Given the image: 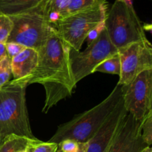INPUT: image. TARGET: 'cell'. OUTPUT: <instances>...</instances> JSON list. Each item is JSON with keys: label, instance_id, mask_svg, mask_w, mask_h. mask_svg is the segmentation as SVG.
I'll use <instances>...</instances> for the list:
<instances>
[{"label": "cell", "instance_id": "1", "mask_svg": "<svg viewBox=\"0 0 152 152\" xmlns=\"http://www.w3.org/2000/svg\"><path fill=\"white\" fill-rule=\"evenodd\" d=\"M17 81L28 86L31 84L43 86L45 98L42 112L45 114L60 101L71 96L77 83L71 68L70 48L59 37L54 27L38 51L35 69L29 76Z\"/></svg>", "mask_w": 152, "mask_h": 152}, {"label": "cell", "instance_id": "9", "mask_svg": "<svg viewBox=\"0 0 152 152\" xmlns=\"http://www.w3.org/2000/svg\"><path fill=\"white\" fill-rule=\"evenodd\" d=\"M120 80L117 84L126 86L138 74L152 69V45L148 39L134 42L119 49Z\"/></svg>", "mask_w": 152, "mask_h": 152}, {"label": "cell", "instance_id": "12", "mask_svg": "<svg viewBox=\"0 0 152 152\" xmlns=\"http://www.w3.org/2000/svg\"><path fill=\"white\" fill-rule=\"evenodd\" d=\"M38 62V51L25 48L22 51L10 59L13 80L25 78L33 72Z\"/></svg>", "mask_w": 152, "mask_h": 152}, {"label": "cell", "instance_id": "27", "mask_svg": "<svg viewBox=\"0 0 152 152\" xmlns=\"http://www.w3.org/2000/svg\"><path fill=\"white\" fill-rule=\"evenodd\" d=\"M86 151V143H80V149L78 152H85Z\"/></svg>", "mask_w": 152, "mask_h": 152}, {"label": "cell", "instance_id": "26", "mask_svg": "<svg viewBox=\"0 0 152 152\" xmlns=\"http://www.w3.org/2000/svg\"><path fill=\"white\" fill-rule=\"evenodd\" d=\"M117 1H123V2L125 3V4H127L128 6H129V7H134L133 5L134 0H117Z\"/></svg>", "mask_w": 152, "mask_h": 152}, {"label": "cell", "instance_id": "19", "mask_svg": "<svg viewBox=\"0 0 152 152\" xmlns=\"http://www.w3.org/2000/svg\"><path fill=\"white\" fill-rule=\"evenodd\" d=\"M12 77L10 58L7 54L0 60V88L10 81Z\"/></svg>", "mask_w": 152, "mask_h": 152}, {"label": "cell", "instance_id": "6", "mask_svg": "<svg viewBox=\"0 0 152 152\" xmlns=\"http://www.w3.org/2000/svg\"><path fill=\"white\" fill-rule=\"evenodd\" d=\"M13 28L7 42H16L39 51L53 29L47 19L45 10H35L9 16Z\"/></svg>", "mask_w": 152, "mask_h": 152}, {"label": "cell", "instance_id": "29", "mask_svg": "<svg viewBox=\"0 0 152 152\" xmlns=\"http://www.w3.org/2000/svg\"><path fill=\"white\" fill-rule=\"evenodd\" d=\"M26 146H27V145H26ZM19 152H27V151H26V148H25V149L22 150V151H19Z\"/></svg>", "mask_w": 152, "mask_h": 152}, {"label": "cell", "instance_id": "8", "mask_svg": "<svg viewBox=\"0 0 152 152\" xmlns=\"http://www.w3.org/2000/svg\"><path fill=\"white\" fill-rule=\"evenodd\" d=\"M124 106L129 114L141 120L152 109V69L138 74L131 83L123 86Z\"/></svg>", "mask_w": 152, "mask_h": 152}, {"label": "cell", "instance_id": "10", "mask_svg": "<svg viewBox=\"0 0 152 152\" xmlns=\"http://www.w3.org/2000/svg\"><path fill=\"white\" fill-rule=\"evenodd\" d=\"M127 114L122 98L105 123L86 142V152H108Z\"/></svg>", "mask_w": 152, "mask_h": 152}, {"label": "cell", "instance_id": "5", "mask_svg": "<svg viewBox=\"0 0 152 152\" xmlns=\"http://www.w3.org/2000/svg\"><path fill=\"white\" fill-rule=\"evenodd\" d=\"M107 13L108 3L105 2L89 10L61 18L53 26L70 49L80 51L88 33L105 20Z\"/></svg>", "mask_w": 152, "mask_h": 152}, {"label": "cell", "instance_id": "24", "mask_svg": "<svg viewBox=\"0 0 152 152\" xmlns=\"http://www.w3.org/2000/svg\"><path fill=\"white\" fill-rule=\"evenodd\" d=\"M105 29V21L100 22V23L98 24L96 27H94V28L88 33V37L86 39V42H87V45L91 44L92 42H94L95 39H96L97 37L100 35L101 33H102Z\"/></svg>", "mask_w": 152, "mask_h": 152}, {"label": "cell", "instance_id": "25", "mask_svg": "<svg viewBox=\"0 0 152 152\" xmlns=\"http://www.w3.org/2000/svg\"><path fill=\"white\" fill-rule=\"evenodd\" d=\"M6 54H7V53H6L5 43H0V60Z\"/></svg>", "mask_w": 152, "mask_h": 152}, {"label": "cell", "instance_id": "3", "mask_svg": "<svg viewBox=\"0 0 152 152\" xmlns=\"http://www.w3.org/2000/svg\"><path fill=\"white\" fill-rule=\"evenodd\" d=\"M26 84L12 80L0 88V137L10 134L36 139L26 105Z\"/></svg>", "mask_w": 152, "mask_h": 152}, {"label": "cell", "instance_id": "11", "mask_svg": "<svg viewBox=\"0 0 152 152\" xmlns=\"http://www.w3.org/2000/svg\"><path fill=\"white\" fill-rule=\"evenodd\" d=\"M142 122L128 113L108 152H141L148 146L141 133Z\"/></svg>", "mask_w": 152, "mask_h": 152}, {"label": "cell", "instance_id": "18", "mask_svg": "<svg viewBox=\"0 0 152 152\" xmlns=\"http://www.w3.org/2000/svg\"><path fill=\"white\" fill-rule=\"evenodd\" d=\"M59 145L55 142H43L38 139H30L26 146L27 152H56Z\"/></svg>", "mask_w": 152, "mask_h": 152}, {"label": "cell", "instance_id": "20", "mask_svg": "<svg viewBox=\"0 0 152 152\" xmlns=\"http://www.w3.org/2000/svg\"><path fill=\"white\" fill-rule=\"evenodd\" d=\"M141 133L143 140L148 146L152 144V109L142 119Z\"/></svg>", "mask_w": 152, "mask_h": 152}, {"label": "cell", "instance_id": "4", "mask_svg": "<svg viewBox=\"0 0 152 152\" xmlns=\"http://www.w3.org/2000/svg\"><path fill=\"white\" fill-rule=\"evenodd\" d=\"M105 25L110 40L117 50L148 39L134 7L123 1L115 0L108 10Z\"/></svg>", "mask_w": 152, "mask_h": 152}, {"label": "cell", "instance_id": "17", "mask_svg": "<svg viewBox=\"0 0 152 152\" xmlns=\"http://www.w3.org/2000/svg\"><path fill=\"white\" fill-rule=\"evenodd\" d=\"M95 72L105 73V74H116L120 76V59L118 52L111 57L105 59L99 64L94 71Z\"/></svg>", "mask_w": 152, "mask_h": 152}, {"label": "cell", "instance_id": "31", "mask_svg": "<svg viewBox=\"0 0 152 152\" xmlns=\"http://www.w3.org/2000/svg\"><path fill=\"white\" fill-rule=\"evenodd\" d=\"M85 152H86V151H85Z\"/></svg>", "mask_w": 152, "mask_h": 152}, {"label": "cell", "instance_id": "30", "mask_svg": "<svg viewBox=\"0 0 152 152\" xmlns=\"http://www.w3.org/2000/svg\"><path fill=\"white\" fill-rule=\"evenodd\" d=\"M56 152H62V151H61V150L59 148V147H58V149H57V151H56Z\"/></svg>", "mask_w": 152, "mask_h": 152}, {"label": "cell", "instance_id": "22", "mask_svg": "<svg viewBox=\"0 0 152 152\" xmlns=\"http://www.w3.org/2000/svg\"><path fill=\"white\" fill-rule=\"evenodd\" d=\"M58 145L62 152H78L80 149V143L73 140H65Z\"/></svg>", "mask_w": 152, "mask_h": 152}, {"label": "cell", "instance_id": "23", "mask_svg": "<svg viewBox=\"0 0 152 152\" xmlns=\"http://www.w3.org/2000/svg\"><path fill=\"white\" fill-rule=\"evenodd\" d=\"M5 48L7 55L10 59L17 55L18 53H20L25 48V47H24L22 45L16 42H7L5 43Z\"/></svg>", "mask_w": 152, "mask_h": 152}, {"label": "cell", "instance_id": "2", "mask_svg": "<svg viewBox=\"0 0 152 152\" xmlns=\"http://www.w3.org/2000/svg\"><path fill=\"white\" fill-rule=\"evenodd\" d=\"M122 98L123 86L117 84L100 103L58 126L48 142L59 144L65 140H73L79 143H86L105 123Z\"/></svg>", "mask_w": 152, "mask_h": 152}, {"label": "cell", "instance_id": "15", "mask_svg": "<svg viewBox=\"0 0 152 152\" xmlns=\"http://www.w3.org/2000/svg\"><path fill=\"white\" fill-rule=\"evenodd\" d=\"M29 138L10 134L4 137L0 152H19L26 148Z\"/></svg>", "mask_w": 152, "mask_h": 152}, {"label": "cell", "instance_id": "7", "mask_svg": "<svg viewBox=\"0 0 152 152\" xmlns=\"http://www.w3.org/2000/svg\"><path fill=\"white\" fill-rule=\"evenodd\" d=\"M118 52L104 30L96 39L88 45L83 51L70 49V62L75 83H79L87 76L93 74L100 63Z\"/></svg>", "mask_w": 152, "mask_h": 152}, {"label": "cell", "instance_id": "13", "mask_svg": "<svg viewBox=\"0 0 152 152\" xmlns=\"http://www.w3.org/2000/svg\"><path fill=\"white\" fill-rule=\"evenodd\" d=\"M48 2L49 0H0V13L12 16L35 10L47 12Z\"/></svg>", "mask_w": 152, "mask_h": 152}, {"label": "cell", "instance_id": "14", "mask_svg": "<svg viewBox=\"0 0 152 152\" xmlns=\"http://www.w3.org/2000/svg\"><path fill=\"white\" fill-rule=\"evenodd\" d=\"M105 2H107L106 0H70L66 8L60 14V19L89 10Z\"/></svg>", "mask_w": 152, "mask_h": 152}, {"label": "cell", "instance_id": "21", "mask_svg": "<svg viewBox=\"0 0 152 152\" xmlns=\"http://www.w3.org/2000/svg\"><path fill=\"white\" fill-rule=\"evenodd\" d=\"M13 28V22L8 16L0 13V43H6Z\"/></svg>", "mask_w": 152, "mask_h": 152}, {"label": "cell", "instance_id": "28", "mask_svg": "<svg viewBox=\"0 0 152 152\" xmlns=\"http://www.w3.org/2000/svg\"><path fill=\"white\" fill-rule=\"evenodd\" d=\"M141 152H152V148L151 146H146L142 150Z\"/></svg>", "mask_w": 152, "mask_h": 152}, {"label": "cell", "instance_id": "16", "mask_svg": "<svg viewBox=\"0 0 152 152\" xmlns=\"http://www.w3.org/2000/svg\"><path fill=\"white\" fill-rule=\"evenodd\" d=\"M70 0H49L47 7V19L53 25L60 19V14L66 8Z\"/></svg>", "mask_w": 152, "mask_h": 152}]
</instances>
